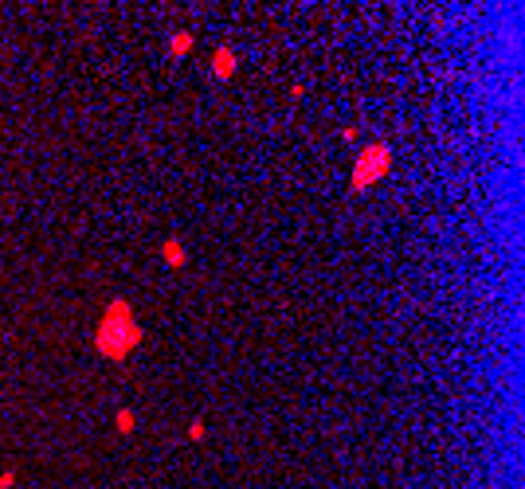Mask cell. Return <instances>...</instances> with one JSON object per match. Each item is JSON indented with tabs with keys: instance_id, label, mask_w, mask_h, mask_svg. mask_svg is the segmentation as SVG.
<instances>
[{
	"instance_id": "cell-2",
	"label": "cell",
	"mask_w": 525,
	"mask_h": 489,
	"mask_svg": "<svg viewBox=\"0 0 525 489\" xmlns=\"http://www.w3.org/2000/svg\"><path fill=\"white\" fill-rule=\"evenodd\" d=\"M388 168H392V145L388 141H373L369 149L357 157V168H353V192H365L369 184H376V180L388 177Z\"/></svg>"
},
{
	"instance_id": "cell-5",
	"label": "cell",
	"mask_w": 525,
	"mask_h": 489,
	"mask_svg": "<svg viewBox=\"0 0 525 489\" xmlns=\"http://www.w3.org/2000/svg\"><path fill=\"white\" fill-rule=\"evenodd\" d=\"M193 32H177V36H173V43H169V55H173V59H180V55H188L193 51Z\"/></svg>"
},
{
	"instance_id": "cell-3",
	"label": "cell",
	"mask_w": 525,
	"mask_h": 489,
	"mask_svg": "<svg viewBox=\"0 0 525 489\" xmlns=\"http://www.w3.org/2000/svg\"><path fill=\"white\" fill-rule=\"evenodd\" d=\"M235 67H239V59H235L232 47H216V55H212V71H216V79H232Z\"/></svg>"
},
{
	"instance_id": "cell-6",
	"label": "cell",
	"mask_w": 525,
	"mask_h": 489,
	"mask_svg": "<svg viewBox=\"0 0 525 489\" xmlns=\"http://www.w3.org/2000/svg\"><path fill=\"white\" fill-rule=\"evenodd\" d=\"M134 411H118V415H114V427H118V431H122V435H130V431H134Z\"/></svg>"
},
{
	"instance_id": "cell-8",
	"label": "cell",
	"mask_w": 525,
	"mask_h": 489,
	"mask_svg": "<svg viewBox=\"0 0 525 489\" xmlns=\"http://www.w3.org/2000/svg\"><path fill=\"white\" fill-rule=\"evenodd\" d=\"M188 438H193V442L196 438H204V423H193V427H188Z\"/></svg>"
},
{
	"instance_id": "cell-1",
	"label": "cell",
	"mask_w": 525,
	"mask_h": 489,
	"mask_svg": "<svg viewBox=\"0 0 525 489\" xmlns=\"http://www.w3.org/2000/svg\"><path fill=\"white\" fill-rule=\"evenodd\" d=\"M141 325H138V313H134V305L125 298H114L110 305H106V313H102V321H98L95 329V349L106 360H125V356L134 353L141 344Z\"/></svg>"
},
{
	"instance_id": "cell-4",
	"label": "cell",
	"mask_w": 525,
	"mask_h": 489,
	"mask_svg": "<svg viewBox=\"0 0 525 489\" xmlns=\"http://www.w3.org/2000/svg\"><path fill=\"white\" fill-rule=\"evenodd\" d=\"M161 258H165L173 271H180V266L188 262V255H184V247H180L177 239H165V243H161Z\"/></svg>"
},
{
	"instance_id": "cell-7",
	"label": "cell",
	"mask_w": 525,
	"mask_h": 489,
	"mask_svg": "<svg viewBox=\"0 0 525 489\" xmlns=\"http://www.w3.org/2000/svg\"><path fill=\"white\" fill-rule=\"evenodd\" d=\"M16 486V474L12 470H4V474H0V489H12Z\"/></svg>"
}]
</instances>
